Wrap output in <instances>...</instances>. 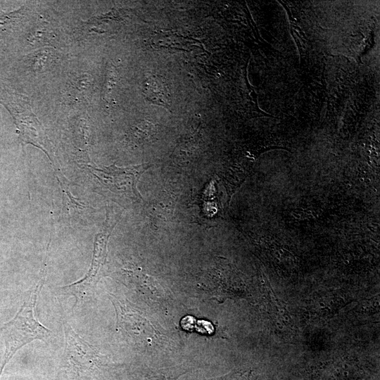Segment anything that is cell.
I'll use <instances>...</instances> for the list:
<instances>
[{
	"mask_svg": "<svg viewBox=\"0 0 380 380\" xmlns=\"http://www.w3.org/2000/svg\"><path fill=\"white\" fill-rule=\"evenodd\" d=\"M43 281V278L39 281L15 316L1 328L6 349L1 365L0 376L4 367L17 350L32 341L44 340L51 333L35 315L36 302Z\"/></svg>",
	"mask_w": 380,
	"mask_h": 380,
	"instance_id": "obj_1",
	"label": "cell"
},
{
	"mask_svg": "<svg viewBox=\"0 0 380 380\" xmlns=\"http://www.w3.org/2000/svg\"><path fill=\"white\" fill-rule=\"evenodd\" d=\"M0 101L13 115L21 141L39 148L51 160L44 127L32 112L29 99L20 94L6 93L1 95Z\"/></svg>",
	"mask_w": 380,
	"mask_h": 380,
	"instance_id": "obj_2",
	"label": "cell"
},
{
	"mask_svg": "<svg viewBox=\"0 0 380 380\" xmlns=\"http://www.w3.org/2000/svg\"><path fill=\"white\" fill-rule=\"evenodd\" d=\"M116 223V221L112 222L107 211L103 228L95 236L93 258L87 274L82 279L61 289L63 293L73 296L75 298V305L93 296L96 284L101 277V270L106 261L108 239Z\"/></svg>",
	"mask_w": 380,
	"mask_h": 380,
	"instance_id": "obj_3",
	"label": "cell"
},
{
	"mask_svg": "<svg viewBox=\"0 0 380 380\" xmlns=\"http://www.w3.org/2000/svg\"><path fill=\"white\" fill-rule=\"evenodd\" d=\"M87 166L90 173L111 193L130 200H142L137 184L142 174L150 167V164L126 167H119L115 165L101 167L89 165Z\"/></svg>",
	"mask_w": 380,
	"mask_h": 380,
	"instance_id": "obj_4",
	"label": "cell"
},
{
	"mask_svg": "<svg viewBox=\"0 0 380 380\" xmlns=\"http://www.w3.org/2000/svg\"><path fill=\"white\" fill-rule=\"evenodd\" d=\"M63 325L65 341L64 354L68 364L81 373L94 369L100 362L99 353L65 320Z\"/></svg>",
	"mask_w": 380,
	"mask_h": 380,
	"instance_id": "obj_5",
	"label": "cell"
},
{
	"mask_svg": "<svg viewBox=\"0 0 380 380\" xmlns=\"http://www.w3.org/2000/svg\"><path fill=\"white\" fill-rule=\"evenodd\" d=\"M144 380H165L164 376H153L151 378H146Z\"/></svg>",
	"mask_w": 380,
	"mask_h": 380,
	"instance_id": "obj_6",
	"label": "cell"
}]
</instances>
